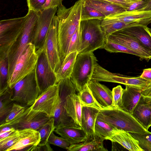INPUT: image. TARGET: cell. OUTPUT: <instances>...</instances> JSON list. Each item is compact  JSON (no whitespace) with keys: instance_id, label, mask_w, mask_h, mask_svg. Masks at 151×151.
Wrapping results in <instances>:
<instances>
[{"instance_id":"obj_28","label":"cell","mask_w":151,"mask_h":151,"mask_svg":"<svg viewBox=\"0 0 151 151\" xmlns=\"http://www.w3.org/2000/svg\"><path fill=\"white\" fill-rule=\"evenodd\" d=\"M78 53L77 51H73L66 55L55 74L56 83H58L64 79L70 78Z\"/></svg>"},{"instance_id":"obj_14","label":"cell","mask_w":151,"mask_h":151,"mask_svg":"<svg viewBox=\"0 0 151 151\" xmlns=\"http://www.w3.org/2000/svg\"><path fill=\"white\" fill-rule=\"evenodd\" d=\"M37 51L38 58L36 72L40 95L49 87L56 83V78L55 73L51 69L44 47H42Z\"/></svg>"},{"instance_id":"obj_22","label":"cell","mask_w":151,"mask_h":151,"mask_svg":"<svg viewBox=\"0 0 151 151\" xmlns=\"http://www.w3.org/2000/svg\"><path fill=\"white\" fill-rule=\"evenodd\" d=\"M120 30L135 38L146 49L151 51V28L146 26L139 25Z\"/></svg>"},{"instance_id":"obj_31","label":"cell","mask_w":151,"mask_h":151,"mask_svg":"<svg viewBox=\"0 0 151 151\" xmlns=\"http://www.w3.org/2000/svg\"><path fill=\"white\" fill-rule=\"evenodd\" d=\"M142 25L135 23H127L114 19L105 18L101 20V26L106 38L113 33L132 26Z\"/></svg>"},{"instance_id":"obj_20","label":"cell","mask_w":151,"mask_h":151,"mask_svg":"<svg viewBox=\"0 0 151 151\" xmlns=\"http://www.w3.org/2000/svg\"><path fill=\"white\" fill-rule=\"evenodd\" d=\"M19 130L20 134L19 140L6 151H27L30 147L37 145L40 142V137L37 130L30 129Z\"/></svg>"},{"instance_id":"obj_10","label":"cell","mask_w":151,"mask_h":151,"mask_svg":"<svg viewBox=\"0 0 151 151\" xmlns=\"http://www.w3.org/2000/svg\"><path fill=\"white\" fill-rule=\"evenodd\" d=\"M91 80L116 83L128 85L142 90L151 84V82L141 78L131 77L114 73L104 69L98 63L95 65Z\"/></svg>"},{"instance_id":"obj_35","label":"cell","mask_w":151,"mask_h":151,"mask_svg":"<svg viewBox=\"0 0 151 151\" xmlns=\"http://www.w3.org/2000/svg\"><path fill=\"white\" fill-rule=\"evenodd\" d=\"M106 17L104 14L97 9L83 4L81 11V21L93 19L102 20Z\"/></svg>"},{"instance_id":"obj_29","label":"cell","mask_w":151,"mask_h":151,"mask_svg":"<svg viewBox=\"0 0 151 151\" xmlns=\"http://www.w3.org/2000/svg\"><path fill=\"white\" fill-rule=\"evenodd\" d=\"M54 132L66 139L71 145L84 141L87 137L86 133L82 129L65 127L55 129Z\"/></svg>"},{"instance_id":"obj_23","label":"cell","mask_w":151,"mask_h":151,"mask_svg":"<svg viewBox=\"0 0 151 151\" xmlns=\"http://www.w3.org/2000/svg\"><path fill=\"white\" fill-rule=\"evenodd\" d=\"M76 92H72L67 96L65 102L64 107L68 115L76 124L81 127L83 107Z\"/></svg>"},{"instance_id":"obj_37","label":"cell","mask_w":151,"mask_h":151,"mask_svg":"<svg viewBox=\"0 0 151 151\" xmlns=\"http://www.w3.org/2000/svg\"><path fill=\"white\" fill-rule=\"evenodd\" d=\"M54 119L51 117L50 119L42 126L38 130L40 137V142L38 145H44L48 142L49 136L52 132L55 129L54 123Z\"/></svg>"},{"instance_id":"obj_25","label":"cell","mask_w":151,"mask_h":151,"mask_svg":"<svg viewBox=\"0 0 151 151\" xmlns=\"http://www.w3.org/2000/svg\"><path fill=\"white\" fill-rule=\"evenodd\" d=\"M125 87L120 108L132 114L142 95V90L128 85Z\"/></svg>"},{"instance_id":"obj_16","label":"cell","mask_w":151,"mask_h":151,"mask_svg":"<svg viewBox=\"0 0 151 151\" xmlns=\"http://www.w3.org/2000/svg\"><path fill=\"white\" fill-rule=\"evenodd\" d=\"M106 39L122 45L136 52L139 55L140 60H145L148 62L151 59V51L146 49L135 38L121 30L113 33Z\"/></svg>"},{"instance_id":"obj_7","label":"cell","mask_w":151,"mask_h":151,"mask_svg":"<svg viewBox=\"0 0 151 151\" xmlns=\"http://www.w3.org/2000/svg\"><path fill=\"white\" fill-rule=\"evenodd\" d=\"M26 17L0 21V58H7L9 52L21 33Z\"/></svg>"},{"instance_id":"obj_30","label":"cell","mask_w":151,"mask_h":151,"mask_svg":"<svg viewBox=\"0 0 151 151\" xmlns=\"http://www.w3.org/2000/svg\"><path fill=\"white\" fill-rule=\"evenodd\" d=\"M13 90L9 87L0 93V125L3 123L13 106L14 101L12 100Z\"/></svg>"},{"instance_id":"obj_39","label":"cell","mask_w":151,"mask_h":151,"mask_svg":"<svg viewBox=\"0 0 151 151\" xmlns=\"http://www.w3.org/2000/svg\"><path fill=\"white\" fill-rule=\"evenodd\" d=\"M20 137L19 130H16L9 136L0 139V151H6L18 141Z\"/></svg>"},{"instance_id":"obj_45","label":"cell","mask_w":151,"mask_h":151,"mask_svg":"<svg viewBox=\"0 0 151 151\" xmlns=\"http://www.w3.org/2000/svg\"><path fill=\"white\" fill-rule=\"evenodd\" d=\"M105 1L119 6L126 11L134 2L137 0H99Z\"/></svg>"},{"instance_id":"obj_12","label":"cell","mask_w":151,"mask_h":151,"mask_svg":"<svg viewBox=\"0 0 151 151\" xmlns=\"http://www.w3.org/2000/svg\"><path fill=\"white\" fill-rule=\"evenodd\" d=\"M58 24V18L55 14L52 20L43 46L45 50L51 69L55 74L62 63L57 40Z\"/></svg>"},{"instance_id":"obj_32","label":"cell","mask_w":151,"mask_h":151,"mask_svg":"<svg viewBox=\"0 0 151 151\" xmlns=\"http://www.w3.org/2000/svg\"><path fill=\"white\" fill-rule=\"evenodd\" d=\"M115 128L97 117L94 127L95 134L103 141L107 140Z\"/></svg>"},{"instance_id":"obj_49","label":"cell","mask_w":151,"mask_h":151,"mask_svg":"<svg viewBox=\"0 0 151 151\" xmlns=\"http://www.w3.org/2000/svg\"><path fill=\"white\" fill-rule=\"evenodd\" d=\"M140 76L147 81L151 82V68L144 69Z\"/></svg>"},{"instance_id":"obj_11","label":"cell","mask_w":151,"mask_h":151,"mask_svg":"<svg viewBox=\"0 0 151 151\" xmlns=\"http://www.w3.org/2000/svg\"><path fill=\"white\" fill-rule=\"evenodd\" d=\"M51 118L45 113L32 109L30 106L15 119L0 125V127L7 126L17 130L30 129L38 131Z\"/></svg>"},{"instance_id":"obj_27","label":"cell","mask_w":151,"mask_h":151,"mask_svg":"<svg viewBox=\"0 0 151 151\" xmlns=\"http://www.w3.org/2000/svg\"><path fill=\"white\" fill-rule=\"evenodd\" d=\"M83 3L98 10L104 14L106 17L111 15L126 11L119 6L103 1L83 0Z\"/></svg>"},{"instance_id":"obj_8","label":"cell","mask_w":151,"mask_h":151,"mask_svg":"<svg viewBox=\"0 0 151 151\" xmlns=\"http://www.w3.org/2000/svg\"><path fill=\"white\" fill-rule=\"evenodd\" d=\"M38 55L35 45L30 42L28 47L18 59L9 78L8 85L12 88L18 82L32 72L35 68Z\"/></svg>"},{"instance_id":"obj_6","label":"cell","mask_w":151,"mask_h":151,"mask_svg":"<svg viewBox=\"0 0 151 151\" xmlns=\"http://www.w3.org/2000/svg\"><path fill=\"white\" fill-rule=\"evenodd\" d=\"M12 88V100L14 103L25 107L32 106L40 94L36 67L32 72L17 83Z\"/></svg>"},{"instance_id":"obj_47","label":"cell","mask_w":151,"mask_h":151,"mask_svg":"<svg viewBox=\"0 0 151 151\" xmlns=\"http://www.w3.org/2000/svg\"><path fill=\"white\" fill-rule=\"evenodd\" d=\"M62 0H46L43 10L50 8H58L63 5Z\"/></svg>"},{"instance_id":"obj_19","label":"cell","mask_w":151,"mask_h":151,"mask_svg":"<svg viewBox=\"0 0 151 151\" xmlns=\"http://www.w3.org/2000/svg\"><path fill=\"white\" fill-rule=\"evenodd\" d=\"M132 114L148 130L151 126V98L142 95Z\"/></svg>"},{"instance_id":"obj_21","label":"cell","mask_w":151,"mask_h":151,"mask_svg":"<svg viewBox=\"0 0 151 151\" xmlns=\"http://www.w3.org/2000/svg\"><path fill=\"white\" fill-rule=\"evenodd\" d=\"M107 140L118 143L130 151H143L138 141L129 132L115 128Z\"/></svg>"},{"instance_id":"obj_2","label":"cell","mask_w":151,"mask_h":151,"mask_svg":"<svg viewBox=\"0 0 151 151\" xmlns=\"http://www.w3.org/2000/svg\"><path fill=\"white\" fill-rule=\"evenodd\" d=\"M39 12L28 10L22 31L8 55L9 78L11 76L15 65L18 59L27 49L37 26Z\"/></svg>"},{"instance_id":"obj_36","label":"cell","mask_w":151,"mask_h":151,"mask_svg":"<svg viewBox=\"0 0 151 151\" xmlns=\"http://www.w3.org/2000/svg\"><path fill=\"white\" fill-rule=\"evenodd\" d=\"M103 49L110 52H121L135 55L139 58V54L130 49L122 45L110 41L106 39Z\"/></svg>"},{"instance_id":"obj_5","label":"cell","mask_w":151,"mask_h":151,"mask_svg":"<svg viewBox=\"0 0 151 151\" xmlns=\"http://www.w3.org/2000/svg\"><path fill=\"white\" fill-rule=\"evenodd\" d=\"M97 61L93 52L78 53L70 77L76 91H81L88 85Z\"/></svg>"},{"instance_id":"obj_33","label":"cell","mask_w":151,"mask_h":151,"mask_svg":"<svg viewBox=\"0 0 151 151\" xmlns=\"http://www.w3.org/2000/svg\"><path fill=\"white\" fill-rule=\"evenodd\" d=\"M82 107L94 108L99 110L102 109L94 98L88 85L77 94Z\"/></svg>"},{"instance_id":"obj_17","label":"cell","mask_w":151,"mask_h":151,"mask_svg":"<svg viewBox=\"0 0 151 151\" xmlns=\"http://www.w3.org/2000/svg\"><path fill=\"white\" fill-rule=\"evenodd\" d=\"M106 18L127 23H135L147 26L151 23V10L126 11L111 15Z\"/></svg>"},{"instance_id":"obj_13","label":"cell","mask_w":151,"mask_h":151,"mask_svg":"<svg viewBox=\"0 0 151 151\" xmlns=\"http://www.w3.org/2000/svg\"><path fill=\"white\" fill-rule=\"evenodd\" d=\"M60 100L59 84L55 83L42 93L31 107L34 110L45 113L51 117H53Z\"/></svg>"},{"instance_id":"obj_42","label":"cell","mask_w":151,"mask_h":151,"mask_svg":"<svg viewBox=\"0 0 151 151\" xmlns=\"http://www.w3.org/2000/svg\"><path fill=\"white\" fill-rule=\"evenodd\" d=\"M124 89L120 85L113 88L112 91L113 97L112 108H120L122 104Z\"/></svg>"},{"instance_id":"obj_44","label":"cell","mask_w":151,"mask_h":151,"mask_svg":"<svg viewBox=\"0 0 151 151\" xmlns=\"http://www.w3.org/2000/svg\"><path fill=\"white\" fill-rule=\"evenodd\" d=\"M46 0H27L28 10L39 12L43 10Z\"/></svg>"},{"instance_id":"obj_1","label":"cell","mask_w":151,"mask_h":151,"mask_svg":"<svg viewBox=\"0 0 151 151\" xmlns=\"http://www.w3.org/2000/svg\"><path fill=\"white\" fill-rule=\"evenodd\" d=\"M83 1L78 0L68 8L63 5L58 8L57 40L62 63L66 55L71 38L80 24Z\"/></svg>"},{"instance_id":"obj_51","label":"cell","mask_w":151,"mask_h":151,"mask_svg":"<svg viewBox=\"0 0 151 151\" xmlns=\"http://www.w3.org/2000/svg\"><path fill=\"white\" fill-rule=\"evenodd\" d=\"M142 95L151 98V84L142 91Z\"/></svg>"},{"instance_id":"obj_46","label":"cell","mask_w":151,"mask_h":151,"mask_svg":"<svg viewBox=\"0 0 151 151\" xmlns=\"http://www.w3.org/2000/svg\"><path fill=\"white\" fill-rule=\"evenodd\" d=\"M149 0H137L128 8L127 11L138 10L145 5Z\"/></svg>"},{"instance_id":"obj_52","label":"cell","mask_w":151,"mask_h":151,"mask_svg":"<svg viewBox=\"0 0 151 151\" xmlns=\"http://www.w3.org/2000/svg\"><path fill=\"white\" fill-rule=\"evenodd\" d=\"M151 10V0H149L147 3L142 8L138 10Z\"/></svg>"},{"instance_id":"obj_26","label":"cell","mask_w":151,"mask_h":151,"mask_svg":"<svg viewBox=\"0 0 151 151\" xmlns=\"http://www.w3.org/2000/svg\"><path fill=\"white\" fill-rule=\"evenodd\" d=\"M103 141L95 135L92 137H87L84 141L71 145L66 150L69 151H107L104 147Z\"/></svg>"},{"instance_id":"obj_43","label":"cell","mask_w":151,"mask_h":151,"mask_svg":"<svg viewBox=\"0 0 151 151\" xmlns=\"http://www.w3.org/2000/svg\"><path fill=\"white\" fill-rule=\"evenodd\" d=\"M27 107L14 103L11 111L5 119L4 123L9 122L15 119L23 113Z\"/></svg>"},{"instance_id":"obj_40","label":"cell","mask_w":151,"mask_h":151,"mask_svg":"<svg viewBox=\"0 0 151 151\" xmlns=\"http://www.w3.org/2000/svg\"><path fill=\"white\" fill-rule=\"evenodd\" d=\"M80 25V24L71 38L66 55L73 51L78 52L79 51L81 47Z\"/></svg>"},{"instance_id":"obj_53","label":"cell","mask_w":151,"mask_h":151,"mask_svg":"<svg viewBox=\"0 0 151 151\" xmlns=\"http://www.w3.org/2000/svg\"><path fill=\"white\" fill-rule=\"evenodd\" d=\"M0 134H1L9 130L12 127L9 126H5L0 127Z\"/></svg>"},{"instance_id":"obj_34","label":"cell","mask_w":151,"mask_h":151,"mask_svg":"<svg viewBox=\"0 0 151 151\" xmlns=\"http://www.w3.org/2000/svg\"><path fill=\"white\" fill-rule=\"evenodd\" d=\"M9 63L7 58H0V93L9 87Z\"/></svg>"},{"instance_id":"obj_9","label":"cell","mask_w":151,"mask_h":151,"mask_svg":"<svg viewBox=\"0 0 151 151\" xmlns=\"http://www.w3.org/2000/svg\"><path fill=\"white\" fill-rule=\"evenodd\" d=\"M58 83L60 100L55 109L53 117L55 129L65 127L82 129L81 126L76 124L68 115L64 107L67 96L71 93L76 91L70 78L64 79Z\"/></svg>"},{"instance_id":"obj_4","label":"cell","mask_w":151,"mask_h":151,"mask_svg":"<svg viewBox=\"0 0 151 151\" xmlns=\"http://www.w3.org/2000/svg\"><path fill=\"white\" fill-rule=\"evenodd\" d=\"M100 20L93 19L81 21V47L78 53L93 52L103 48L106 37L101 26Z\"/></svg>"},{"instance_id":"obj_24","label":"cell","mask_w":151,"mask_h":151,"mask_svg":"<svg viewBox=\"0 0 151 151\" xmlns=\"http://www.w3.org/2000/svg\"><path fill=\"white\" fill-rule=\"evenodd\" d=\"M99 110L91 107H82L81 127L86 133L87 137H92L95 135V124Z\"/></svg>"},{"instance_id":"obj_41","label":"cell","mask_w":151,"mask_h":151,"mask_svg":"<svg viewBox=\"0 0 151 151\" xmlns=\"http://www.w3.org/2000/svg\"><path fill=\"white\" fill-rule=\"evenodd\" d=\"M54 132H52L49 137L48 142L49 144L66 149L71 145L69 142L62 137H58L55 135Z\"/></svg>"},{"instance_id":"obj_50","label":"cell","mask_w":151,"mask_h":151,"mask_svg":"<svg viewBox=\"0 0 151 151\" xmlns=\"http://www.w3.org/2000/svg\"><path fill=\"white\" fill-rule=\"evenodd\" d=\"M16 130L14 128L12 127L11 129L9 130L0 134V139H3L9 136L14 132Z\"/></svg>"},{"instance_id":"obj_15","label":"cell","mask_w":151,"mask_h":151,"mask_svg":"<svg viewBox=\"0 0 151 151\" xmlns=\"http://www.w3.org/2000/svg\"><path fill=\"white\" fill-rule=\"evenodd\" d=\"M58 9L57 7L50 8L39 12L38 21L31 41L35 45L37 50L43 47L52 20Z\"/></svg>"},{"instance_id":"obj_3","label":"cell","mask_w":151,"mask_h":151,"mask_svg":"<svg viewBox=\"0 0 151 151\" xmlns=\"http://www.w3.org/2000/svg\"><path fill=\"white\" fill-rule=\"evenodd\" d=\"M97 117L115 128L129 132H149L131 113L120 108H112L101 109L99 110Z\"/></svg>"},{"instance_id":"obj_38","label":"cell","mask_w":151,"mask_h":151,"mask_svg":"<svg viewBox=\"0 0 151 151\" xmlns=\"http://www.w3.org/2000/svg\"><path fill=\"white\" fill-rule=\"evenodd\" d=\"M129 133L138 141L139 145L143 151H151V132Z\"/></svg>"},{"instance_id":"obj_48","label":"cell","mask_w":151,"mask_h":151,"mask_svg":"<svg viewBox=\"0 0 151 151\" xmlns=\"http://www.w3.org/2000/svg\"><path fill=\"white\" fill-rule=\"evenodd\" d=\"M27 151H53V150L50 147V144L47 142L46 144L44 145H38L32 146L30 147Z\"/></svg>"},{"instance_id":"obj_18","label":"cell","mask_w":151,"mask_h":151,"mask_svg":"<svg viewBox=\"0 0 151 151\" xmlns=\"http://www.w3.org/2000/svg\"><path fill=\"white\" fill-rule=\"evenodd\" d=\"M88 86L95 100L102 109L112 108V91L108 87L99 82L93 80H91Z\"/></svg>"}]
</instances>
